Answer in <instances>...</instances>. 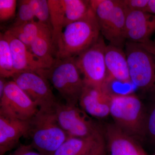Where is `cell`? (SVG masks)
I'll return each mask as SVG.
<instances>
[{"label": "cell", "mask_w": 155, "mask_h": 155, "mask_svg": "<svg viewBox=\"0 0 155 155\" xmlns=\"http://www.w3.org/2000/svg\"><path fill=\"white\" fill-rule=\"evenodd\" d=\"M99 26L93 11L64 28L55 45L56 59L75 58L97 41Z\"/></svg>", "instance_id": "obj_1"}, {"label": "cell", "mask_w": 155, "mask_h": 155, "mask_svg": "<svg viewBox=\"0 0 155 155\" xmlns=\"http://www.w3.org/2000/svg\"><path fill=\"white\" fill-rule=\"evenodd\" d=\"M147 114L141 100L136 95L112 94L110 116L114 124L136 140L146 137Z\"/></svg>", "instance_id": "obj_2"}, {"label": "cell", "mask_w": 155, "mask_h": 155, "mask_svg": "<svg viewBox=\"0 0 155 155\" xmlns=\"http://www.w3.org/2000/svg\"><path fill=\"white\" fill-rule=\"evenodd\" d=\"M31 145L45 155H51L69 138L58 122L54 110H39L28 121Z\"/></svg>", "instance_id": "obj_3"}, {"label": "cell", "mask_w": 155, "mask_h": 155, "mask_svg": "<svg viewBox=\"0 0 155 155\" xmlns=\"http://www.w3.org/2000/svg\"><path fill=\"white\" fill-rule=\"evenodd\" d=\"M38 74L49 81L65 103L78 105L84 84L75 58L56 59L51 67Z\"/></svg>", "instance_id": "obj_4"}, {"label": "cell", "mask_w": 155, "mask_h": 155, "mask_svg": "<svg viewBox=\"0 0 155 155\" xmlns=\"http://www.w3.org/2000/svg\"><path fill=\"white\" fill-rule=\"evenodd\" d=\"M100 32L110 45L123 48L127 12L120 0H90Z\"/></svg>", "instance_id": "obj_5"}, {"label": "cell", "mask_w": 155, "mask_h": 155, "mask_svg": "<svg viewBox=\"0 0 155 155\" xmlns=\"http://www.w3.org/2000/svg\"><path fill=\"white\" fill-rule=\"evenodd\" d=\"M125 46L131 83L155 96L154 57L140 44L127 41Z\"/></svg>", "instance_id": "obj_6"}, {"label": "cell", "mask_w": 155, "mask_h": 155, "mask_svg": "<svg viewBox=\"0 0 155 155\" xmlns=\"http://www.w3.org/2000/svg\"><path fill=\"white\" fill-rule=\"evenodd\" d=\"M54 112L59 124L69 137L88 138L102 132L101 127L77 105L58 101Z\"/></svg>", "instance_id": "obj_7"}, {"label": "cell", "mask_w": 155, "mask_h": 155, "mask_svg": "<svg viewBox=\"0 0 155 155\" xmlns=\"http://www.w3.org/2000/svg\"><path fill=\"white\" fill-rule=\"evenodd\" d=\"M106 45L100 36L91 46L75 57V63L84 85L99 87L109 85L105 59Z\"/></svg>", "instance_id": "obj_8"}, {"label": "cell", "mask_w": 155, "mask_h": 155, "mask_svg": "<svg viewBox=\"0 0 155 155\" xmlns=\"http://www.w3.org/2000/svg\"><path fill=\"white\" fill-rule=\"evenodd\" d=\"M12 78L38 107L39 110H54L58 101L47 79L33 72L17 73Z\"/></svg>", "instance_id": "obj_9"}, {"label": "cell", "mask_w": 155, "mask_h": 155, "mask_svg": "<svg viewBox=\"0 0 155 155\" xmlns=\"http://www.w3.org/2000/svg\"><path fill=\"white\" fill-rule=\"evenodd\" d=\"M38 110V107L14 81H8L0 98V115L28 121Z\"/></svg>", "instance_id": "obj_10"}, {"label": "cell", "mask_w": 155, "mask_h": 155, "mask_svg": "<svg viewBox=\"0 0 155 155\" xmlns=\"http://www.w3.org/2000/svg\"><path fill=\"white\" fill-rule=\"evenodd\" d=\"M112 94L109 85H84L78 102L79 107L92 117L106 118L110 115Z\"/></svg>", "instance_id": "obj_11"}, {"label": "cell", "mask_w": 155, "mask_h": 155, "mask_svg": "<svg viewBox=\"0 0 155 155\" xmlns=\"http://www.w3.org/2000/svg\"><path fill=\"white\" fill-rule=\"evenodd\" d=\"M108 155H147L136 140L127 135L114 123L102 127Z\"/></svg>", "instance_id": "obj_12"}, {"label": "cell", "mask_w": 155, "mask_h": 155, "mask_svg": "<svg viewBox=\"0 0 155 155\" xmlns=\"http://www.w3.org/2000/svg\"><path fill=\"white\" fill-rule=\"evenodd\" d=\"M155 32V15L147 12H127L125 25V37L127 41L143 44L150 40Z\"/></svg>", "instance_id": "obj_13"}, {"label": "cell", "mask_w": 155, "mask_h": 155, "mask_svg": "<svg viewBox=\"0 0 155 155\" xmlns=\"http://www.w3.org/2000/svg\"><path fill=\"white\" fill-rule=\"evenodd\" d=\"M4 35L10 44L15 74L25 72L38 73L46 69L27 46L14 37L8 30Z\"/></svg>", "instance_id": "obj_14"}, {"label": "cell", "mask_w": 155, "mask_h": 155, "mask_svg": "<svg viewBox=\"0 0 155 155\" xmlns=\"http://www.w3.org/2000/svg\"><path fill=\"white\" fill-rule=\"evenodd\" d=\"M28 121L0 115V155H5L19 146L22 137H27Z\"/></svg>", "instance_id": "obj_15"}, {"label": "cell", "mask_w": 155, "mask_h": 155, "mask_svg": "<svg viewBox=\"0 0 155 155\" xmlns=\"http://www.w3.org/2000/svg\"><path fill=\"white\" fill-rule=\"evenodd\" d=\"M105 59L109 84L113 81L131 83L127 57L122 48L111 45H107Z\"/></svg>", "instance_id": "obj_16"}, {"label": "cell", "mask_w": 155, "mask_h": 155, "mask_svg": "<svg viewBox=\"0 0 155 155\" xmlns=\"http://www.w3.org/2000/svg\"><path fill=\"white\" fill-rule=\"evenodd\" d=\"M29 49L46 69L51 67L56 61L52 33L49 29L34 39Z\"/></svg>", "instance_id": "obj_17"}, {"label": "cell", "mask_w": 155, "mask_h": 155, "mask_svg": "<svg viewBox=\"0 0 155 155\" xmlns=\"http://www.w3.org/2000/svg\"><path fill=\"white\" fill-rule=\"evenodd\" d=\"M54 45L65 28V12L63 0H48Z\"/></svg>", "instance_id": "obj_18"}, {"label": "cell", "mask_w": 155, "mask_h": 155, "mask_svg": "<svg viewBox=\"0 0 155 155\" xmlns=\"http://www.w3.org/2000/svg\"><path fill=\"white\" fill-rule=\"evenodd\" d=\"M102 133L88 138L69 137L51 155H82Z\"/></svg>", "instance_id": "obj_19"}, {"label": "cell", "mask_w": 155, "mask_h": 155, "mask_svg": "<svg viewBox=\"0 0 155 155\" xmlns=\"http://www.w3.org/2000/svg\"><path fill=\"white\" fill-rule=\"evenodd\" d=\"M65 8V27L83 19L91 11L90 0H63Z\"/></svg>", "instance_id": "obj_20"}, {"label": "cell", "mask_w": 155, "mask_h": 155, "mask_svg": "<svg viewBox=\"0 0 155 155\" xmlns=\"http://www.w3.org/2000/svg\"><path fill=\"white\" fill-rule=\"evenodd\" d=\"M15 74L10 44L4 33L0 34V77L12 78Z\"/></svg>", "instance_id": "obj_21"}, {"label": "cell", "mask_w": 155, "mask_h": 155, "mask_svg": "<svg viewBox=\"0 0 155 155\" xmlns=\"http://www.w3.org/2000/svg\"><path fill=\"white\" fill-rule=\"evenodd\" d=\"M28 2L38 22L48 26L52 31L48 0H28Z\"/></svg>", "instance_id": "obj_22"}, {"label": "cell", "mask_w": 155, "mask_h": 155, "mask_svg": "<svg viewBox=\"0 0 155 155\" xmlns=\"http://www.w3.org/2000/svg\"><path fill=\"white\" fill-rule=\"evenodd\" d=\"M18 11L12 26H18L35 21V17L28 0L18 1Z\"/></svg>", "instance_id": "obj_23"}, {"label": "cell", "mask_w": 155, "mask_h": 155, "mask_svg": "<svg viewBox=\"0 0 155 155\" xmlns=\"http://www.w3.org/2000/svg\"><path fill=\"white\" fill-rule=\"evenodd\" d=\"M16 0H0V20L4 22L10 20L16 15L17 6Z\"/></svg>", "instance_id": "obj_24"}, {"label": "cell", "mask_w": 155, "mask_h": 155, "mask_svg": "<svg viewBox=\"0 0 155 155\" xmlns=\"http://www.w3.org/2000/svg\"><path fill=\"white\" fill-rule=\"evenodd\" d=\"M107 148L103 132L82 155H106Z\"/></svg>", "instance_id": "obj_25"}, {"label": "cell", "mask_w": 155, "mask_h": 155, "mask_svg": "<svg viewBox=\"0 0 155 155\" xmlns=\"http://www.w3.org/2000/svg\"><path fill=\"white\" fill-rule=\"evenodd\" d=\"M149 138L150 141L155 145V104L147 113L146 124V137Z\"/></svg>", "instance_id": "obj_26"}, {"label": "cell", "mask_w": 155, "mask_h": 155, "mask_svg": "<svg viewBox=\"0 0 155 155\" xmlns=\"http://www.w3.org/2000/svg\"><path fill=\"white\" fill-rule=\"evenodd\" d=\"M126 12L141 11L147 12L149 0H120Z\"/></svg>", "instance_id": "obj_27"}, {"label": "cell", "mask_w": 155, "mask_h": 155, "mask_svg": "<svg viewBox=\"0 0 155 155\" xmlns=\"http://www.w3.org/2000/svg\"><path fill=\"white\" fill-rule=\"evenodd\" d=\"M8 155H45L34 149L30 144H19L16 149Z\"/></svg>", "instance_id": "obj_28"}, {"label": "cell", "mask_w": 155, "mask_h": 155, "mask_svg": "<svg viewBox=\"0 0 155 155\" xmlns=\"http://www.w3.org/2000/svg\"><path fill=\"white\" fill-rule=\"evenodd\" d=\"M147 12L155 15V0H149Z\"/></svg>", "instance_id": "obj_29"}, {"label": "cell", "mask_w": 155, "mask_h": 155, "mask_svg": "<svg viewBox=\"0 0 155 155\" xmlns=\"http://www.w3.org/2000/svg\"><path fill=\"white\" fill-rule=\"evenodd\" d=\"M8 81L6 78L0 77V98L3 96Z\"/></svg>", "instance_id": "obj_30"}, {"label": "cell", "mask_w": 155, "mask_h": 155, "mask_svg": "<svg viewBox=\"0 0 155 155\" xmlns=\"http://www.w3.org/2000/svg\"><path fill=\"white\" fill-rule=\"evenodd\" d=\"M150 41L146 43L141 45H142L148 51H149L150 52L153 56L155 59V48L151 44Z\"/></svg>", "instance_id": "obj_31"}, {"label": "cell", "mask_w": 155, "mask_h": 155, "mask_svg": "<svg viewBox=\"0 0 155 155\" xmlns=\"http://www.w3.org/2000/svg\"><path fill=\"white\" fill-rule=\"evenodd\" d=\"M150 43L155 48V40H154V41H152L150 40Z\"/></svg>", "instance_id": "obj_32"}, {"label": "cell", "mask_w": 155, "mask_h": 155, "mask_svg": "<svg viewBox=\"0 0 155 155\" xmlns=\"http://www.w3.org/2000/svg\"><path fill=\"white\" fill-rule=\"evenodd\" d=\"M152 155H155V153L154 154H153Z\"/></svg>", "instance_id": "obj_33"}]
</instances>
